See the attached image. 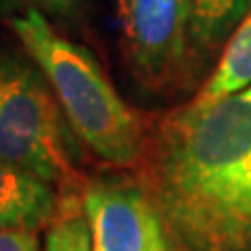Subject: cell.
Here are the masks:
<instances>
[{"instance_id": "2", "label": "cell", "mask_w": 251, "mask_h": 251, "mask_svg": "<svg viewBox=\"0 0 251 251\" xmlns=\"http://www.w3.org/2000/svg\"><path fill=\"white\" fill-rule=\"evenodd\" d=\"M9 25L44 72L80 143L111 166H138L149 136L145 124L109 82L97 57L40 11L13 15Z\"/></svg>"}, {"instance_id": "4", "label": "cell", "mask_w": 251, "mask_h": 251, "mask_svg": "<svg viewBox=\"0 0 251 251\" xmlns=\"http://www.w3.org/2000/svg\"><path fill=\"white\" fill-rule=\"evenodd\" d=\"M92 251H174L140 180L94 178L82 186Z\"/></svg>"}, {"instance_id": "9", "label": "cell", "mask_w": 251, "mask_h": 251, "mask_svg": "<svg viewBox=\"0 0 251 251\" xmlns=\"http://www.w3.org/2000/svg\"><path fill=\"white\" fill-rule=\"evenodd\" d=\"M40 11L54 25H75L84 17V0H0V15L13 17L25 11Z\"/></svg>"}, {"instance_id": "5", "label": "cell", "mask_w": 251, "mask_h": 251, "mask_svg": "<svg viewBox=\"0 0 251 251\" xmlns=\"http://www.w3.org/2000/svg\"><path fill=\"white\" fill-rule=\"evenodd\" d=\"M191 0H132L124 29L132 72L147 86L176 80L191 42Z\"/></svg>"}, {"instance_id": "10", "label": "cell", "mask_w": 251, "mask_h": 251, "mask_svg": "<svg viewBox=\"0 0 251 251\" xmlns=\"http://www.w3.org/2000/svg\"><path fill=\"white\" fill-rule=\"evenodd\" d=\"M0 251H40L36 230L0 228Z\"/></svg>"}, {"instance_id": "6", "label": "cell", "mask_w": 251, "mask_h": 251, "mask_svg": "<svg viewBox=\"0 0 251 251\" xmlns=\"http://www.w3.org/2000/svg\"><path fill=\"white\" fill-rule=\"evenodd\" d=\"M57 188L31 172L0 159V228H46L57 214Z\"/></svg>"}, {"instance_id": "8", "label": "cell", "mask_w": 251, "mask_h": 251, "mask_svg": "<svg viewBox=\"0 0 251 251\" xmlns=\"http://www.w3.org/2000/svg\"><path fill=\"white\" fill-rule=\"evenodd\" d=\"M251 0H191V44L209 50L232 36L249 15Z\"/></svg>"}, {"instance_id": "7", "label": "cell", "mask_w": 251, "mask_h": 251, "mask_svg": "<svg viewBox=\"0 0 251 251\" xmlns=\"http://www.w3.org/2000/svg\"><path fill=\"white\" fill-rule=\"evenodd\" d=\"M251 84V11L232 31L216 72L197 94V100H218Z\"/></svg>"}, {"instance_id": "11", "label": "cell", "mask_w": 251, "mask_h": 251, "mask_svg": "<svg viewBox=\"0 0 251 251\" xmlns=\"http://www.w3.org/2000/svg\"><path fill=\"white\" fill-rule=\"evenodd\" d=\"M113 9H115V17H117V21H120L122 29H126L128 23H130L132 0H113Z\"/></svg>"}, {"instance_id": "3", "label": "cell", "mask_w": 251, "mask_h": 251, "mask_svg": "<svg viewBox=\"0 0 251 251\" xmlns=\"http://www.w3.org/2000/svg\"><path fill=\"white\" fill-rule=\"evenodd\" d=\"M80 138L52 86L23 49L0 44V159L36 174L59 193L80 191Z\"/></svg>"}, {"instance_id": "1", "label": "cell", "mask_w": 251, "mask_h": 251, "mask_svg": "<svg viewBox=\"0 0 251 251\" xmlns=\"http://www.w3.org/2000/svg\"><path fill=\"white\" fill-rule=\"evenodd\" d=\"M140 163L174 251H251V86L170 111Z\"/></svg>"}]
</instances>
